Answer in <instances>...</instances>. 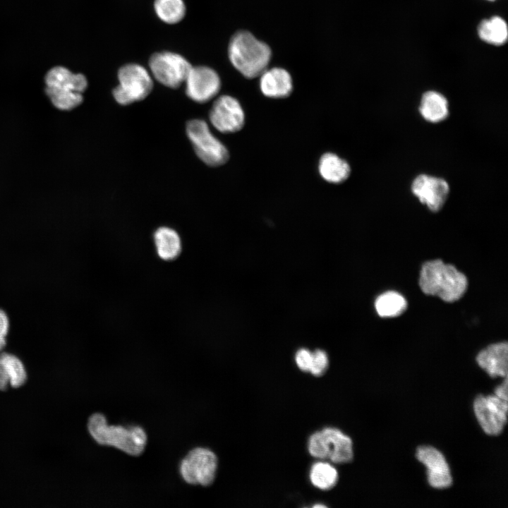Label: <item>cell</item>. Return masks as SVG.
<instances>
[{
	"mask_svg": "<svg viewBox=\"0 0 508 508\" xmlns=\"http://www.w3.org/2000/svg\"><path fill=\"white\" fill-rule=\"evenodd\" d=\"M312 354L309 350L301 349L296 354V363L303 371H309L312 361Z\"/></svg>",
	"mask_w": 508,
	"mask_h": 508,
	"instance_id": "cell-28",
	"label": "cell"
},
{
	"mask_svg": "<svg viewBox=\"0 0 508 508\" xmlns=\"http://www.w3.org/2000/svg\"><path fill=\"white\" fill-rule=\"evenodd\" d=\"M310 479L315 487L321 490H328L337 483L338 473L329 463L318 462L310 468Z\"/></svg>",
	"mask_w": 508,
	"mask_h": 508,
	"instance_id": "cell-24",
	"label": "cell"
},
{
	"mask_svg": "<svg viewBox=\"0 0 508 508\" xmlns=\"http://www.w3.org/2000/svg\"><path fill=\"white\" fill-rule=\"evenodd\" d=\"M413 195L433 212H439L446 203L450 188L443 178L421 174L412 181Z\"/></svg>",
	"mask_w": 508,
	"mask_h": 508,
	"instance_id": "cell-10",
	"label": "cell"
},
{
	"mask_svg": "<svg viewBox=\"0 0 508 508\" xmlns=\"http://www.w3.org/2000/svg\"><path fill=\"white\" fill-rule=\"evenodd\" d=\"M419 286L424 294L437 296L452 303L463 296L468 281L454 265L445 264L441 260H434L422 265Z\"/></svg>",
	"mask_w": 508,
	"mask_h": 508,
	"instance_id": "cell-1",
	"label": "cell"
},
{
	"mask_svg": "<svg viewBox=\"0 0 508 508\" xmlns=\"http://www.w3.org/2000/svg\"><path fill=\"white\" fill-rule=\"evenodd\" d=\"M217 464V457L212 450L195 447L181 460L179 471L186 483L207 487L214 480Z\"/></svg>",
	"mask_w": 508,
	"mask_h": 508,
	"instance_id": "cell-7",
	"label": "cell"
},
{
	"mask_svg": "<svg viewBox=\"0 0 508 508\" xmlns=\"http://www.w3.org/2000/svg\"><path fill=\"white\" fill-rule=\"evenodd\" d=\"M476 361L490 376L507 377V343L500 342L488 346L478 354Z\"/></svg>",
	"mask_w": 508,
	"mask_h": 508,
	"instance_id": "cell-14",
	"label": "cell"
},
{
	"mask_svg": "<svg viewBox=\"0 0 508 508\" xmlns=\"http://www.w3.org/2000/svg\"><path fill=\"white\" fill-rule=\"evenodd\" d=\"M488 1H494V0H488Z\"/></svg>",
	"mask_w": 508,
	"mask_h": 508,
	"instance_id": "cell-31",
	"label": "cell"
},
{
	"mask_svg": "<svg viewBox=\"0 0 508 508\" xmlns=\"http://www.w3.org/2000/svg\"><path fill=\"white\" fill-rule=\"evenodd\" d=\"M228 52L233 66L248 78L260 75L266 70L271 56L269 47L246 31L233 36Z\"/></svg>",
	"mask_w": 508,
	"mask_h": 508,
	"instance_id": "cell-3",
	"label": "cell"
},
{
	"mask_svg": "<svg viewBox=\"0 0 508 508\" xmlns=\"http://www.w3.org/2000/svg\"><path fill=\"white\" fill-rule=\"evenodd\" d=\"M154 78L163 85L177 88L185 82L192 66L181 55L171 52L155 53L149 60Z\"/></svg>",
	"mask_w": 508,
	"mask_h": 508,
	"instance_id": "cell-8",
	"label": "cell"
},
{
	"mask_svg": "<svg viewBox=\"0 0 508 508\" xmlns=\"http://www.w3.org/2000/svg\"><path fill=\"white\" fill-rule=\"evenodd\" d=\"M210 120L217 131L223 133H231L243 128L245 114L236 99L229 95H222L212 104Z\"/></svg>",
	"mask_w": 508,
	"mask_h": 508,
	"instance_id": "cell-11",
	"label": "cell"
},
{
	"mask_svg": "<svg viewBox=\"0 0 508 508\" xmlns=\"http://www.w3.org/2000/svg\"><path fill=\"white\" fill-rule=\"evenodd\" d=\"M495 396L507 401V377H504V382L495 389Z\"/></svg>",
	"mask_w": 508,
	"mask_h": 508,
	"instance_id": "cell-29",
	"label": "cell"
},
{
	"mask_svg": "<svg viewBox=\"0 0 508 508\" xmlns=\"http://www.w3.org/2000/svg\"><path fill=\"white\" fill-rule=\"evenodd\" d=\"M10 329V319L6 311L0 308V351L6 345V337Z\"/></svg>",
	"mask_w": 508,
	"mask_h": 508,
	"instance_id": "cell-27",
	"label": "cell"
},
{
	"mask_svg": "<svg viewBox=\"0 0 508 508\" xmlns=\"http://www.w3.org/2000/svg\"><path fill=\"white\" fill-rule=\"evenodd\" d=\"M187 135L198 157L210 167H219L229 159V152L210 131L207 123L193 119L186 125Z\"/></svg>",
	"mask_w": 508,
	"mask_h": 508,
	"instance_id": "cell-6",
	"label": "cell"
},
{
	"mask_svg": "<svg viewBox=\"0 0 508 508\" xmlns=\"http://www.w3.org/2000/svg\"><path fill=\"white\" fill-rule=\"evenodd\" d=\"M416 457L426 466L428 483L432 487L443 489L452 485L449 467L440 452L432 447H420Z\"/></svg>",
	"mask_w": 508,
	"mask_h": 508,
	"instance_id": "cell-13",
	"label": "cell"
},
{
	"mask_svg": "<svg viewBox=\"0 0 508 508\" xmlns=\"http://www.w3.org/2000/svg\"><path fill=\"white\" fill-rule=\"evenodd\" d=\"M260 86L263 95L271 98L286 97L293 90L290 74L280 68L265 70L260 75Z\"/></svg>",
	"mask_w": 508,
	"mask_h": 508,
	"instance_id": "cell-15",
	"label": "cell"
},
{
	"mask_svg": "<svg viewBox=\"0 0 508 508\" xmlns=\"http://www.w3.org/2000/svg\"><path fill=\"white\" fill-rule=\"evenodd\" d=\"M375 307L380 317L392 318L401 315L406 310L407 303L400 294L389 291L377 298Z\"/></svg>",
	"mask_w": 508,
	"mask_h": 508,
	"instance_id": "cell-22",
	"label": "cell"
},
{
	"mask_svg": "<svg viewBox=\"0 0 508 508\" xmlns=\"http://www.w3.org/2000/svg\"><path fill=\"white\" fill-rule=\"evenodd\" d=\"M478 35L481 40L488 44L501 45L507 40V23L500 16L485 19L478 27Z\"/></svg>",
	"mask_w": 508,
	"mask_h": 508,
	"instance_id": "cell-21",
	"label": "cell"
},
{
	"mask_svg": "<svg viewBox=\"0 0 508 508\" xmlns=\"http://www.w3.org/2000/svg\"><path fill=\"white\" fill-rule=\"evenodd\" d=\"M322 432L329 442L330 453L329 459L336 464L349 462L353 456L351 439L339 429L324 428Z\"/></svg>",
	"mask_w": 508,
	"mask_h": 508,
	"instance_id": "cell-18",
	"label": "cell"
},
{
	"mask_svg": "<svg viewBox=\"0 0 508 508\" xmlns=\"http://www.w3.org/2000/svg\"><path fill=\"white\" fill-rule=\"evenodd\" d=\"M119 85L113 90L116 101L121 105H128L147 97L153 87V81L149 72L142 66L128 64L120 68L118 72Z\"/></svg>",
	"mask_w": 508,
	"mask_h": 508,
	"instance_id": "cell-5",
	"label": "cell"
},
{
	"mask_svg": "<svg viewBox=\"0 0 508 508\" xmlns=\"http://www.w3.org/2000/svg\"><path fill=\"white\" fill-rule=\"evenodd\" d=\"M186 93L194 102L205 103L219 92L221 82L218 74L207 66H192L185 80Z\"/></svg>",
	"mask_w": 508,
	"mask_h": 508,
	"instance_id": "cell-12",
	"label": "cell"
},
{
	"mask_svg": "<svg viewBox=\"0 0 508 508\" xmlns=\"http://www.w3.org/2000/svg\"><path fill=\"white\" fill-rule=\"evenodd\" d=\"M87 429L99 445L114 447L133 456L141 455L147 445V434L141 426L109 425L100 413L89 418Z\"/></svg>",
	"mask_w": 508,
	"mask_h": 508,
	"instance_id": "cell-2",
	"label": "cell"
},
{
	"mask_svg": "<svg viewBox=\"0 0 508 508\" xmlns=\"http://www.w3.org/2000/svg\"><path fill=\"white\" fill-rule=\"evenodd\" d=\"M154 8L159 18L168 24L179 23L186 11L183 0H155Z\"/></svg>",
	"mask_w": 508,
	"mask_h": 508,
	"instance_id": "cell-23",
	"label": "cell"
},
{
	"mask_svg": "<svg viewBox=\"0 0 508 508\" xmlns=\"http://www.w3.org/2000/svg\"><path fill=\"white\" fill-rule=\"evenodd\" d=\"M45 92L52 104L60 110H71L79 106L87 86L86 78L62 66L50 69L45 76Z\"/></svg>",
	"mask_w": 508,
	"mask_h": 508,
	"instance_id": "cell-4",
	"label": "cell"
},
{
	"mask_svg": "<svg viewBox=\"0 0 508 508\" xmlns=\"http://www.w3.org/2000/svg\"><path fill=\"white\" fill-rule=\"evenodd\" d=\"M325 507V506H324V505H322V504H320V505H315V507Z\"/></svg>",
	"mask_w": 508,
	"mask_h": 508,
	"instance_id": "cell-30",
	"label": "cell"
},
{
	"mask_svg": "<svg viewBox=\"0 0 508 508\" xmlns=\"http://www.w3.org/2000/svg\"><path fill=\"white\" fill-rule=\"evenodd\" d=\"M318 170L322 178L332 183H341L351 174L349 163L338 155L327 152L320 159Z\"/></svg>",
	"mask_w": 508,
	"mask_h": 508,
	"instance_id": "cell-19",
	"label": "cell"
},
{
	"mask_svg": "<svg viewBox=\"0 0 508 508\" xmlns=\"http://www.w3.org/2000/svg\"><path fill=\"white\" fill-rule=\"evenodd\" d=\"M328 357L322 350H316L312 354V361L309 372L315 376L322 375L328 367Z\"/></svg>",
	"mask_w": 508,
	"mask_h": 508,
	"instance_id": "cell-26",
	"label": "cell"
},
{
	"mask_svg": "<svg viewBox=\"0 0 508 508\" xmlns=\"http://www.w3.org/2000/svg\"><path fill=\"white\" fill-rule=\"evenodd\" d=\"M507 401L495 395L478 396L473 403L476 416L488 435H497L502 433L507 423Z\"/></svg>",
	"mask_w": 508,
	"mask_h": 508,
	"instance_id": "cell-9",
	"label": "cell"
},
{
	"mask_svg": "<svg viewBox=\"0 0 508 508\" xmlns=\"http://www.w3.org/2000/svg\"><path fill=\"white\" fill-rule=\"evenodd\" d=\"M308 451L315 458H329L330 453L329 445L322 430L313 433L310 437Z\"/></svg>",
	"mask_w": 508,
	"mask_h": 508,
	"instance_id": "cell-25",
	"label": "cell"
},
{
	"mask_svg": "<svg viewBox=\"0 0 508 508\" xmlns=\"http://www.w3.org/2000/svg\"><path fill=\"white\" fill-rule=\"evenodd\" d=\"M27 378L26 370L22 361L15 355L8 352L0 353V390H5L8 385L19 387Z\"/></svg>",
	"mask_w": 508,
	"mask_h": 508,
	"instance_id": "cell-17",
	"label": "cell"
},
{
	"mask_svg": "<svg viewBox=\"0 0 508 508\" xmlns=\"http://www.w3.org/2000/svg\"><path fill=\"white\" fill-rule=\"evenodd\" d=\"M154 242L158 256L164 260H174L181 253V238L179 234L170 227L158 228L154 234Z\"/></svg>",
	"mask_w": 508,
	"mask_h": 508,
	"instance_id": "cell-20",
	"label": "cell"
},
{
	"mask_svg": "<svg viewBox=\"0 0 508 508\" xmlns=\"http://www.w3.org/2000/svg\"><path fill=\"white\" fill-rule=\"evenodd\" d=\"M418 111L425 121L437 123L447 119L449 114V102L440 92L428 90L421 96Z\"/></svg>",
	"mask_w": 508,
	"mask_h": 508,
	"instance_id": "cell-16",
	"label": "cell"
}]
</instances>
